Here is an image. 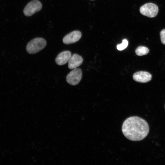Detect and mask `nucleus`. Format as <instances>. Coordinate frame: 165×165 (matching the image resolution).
Segmentation results:
<instances>
[{
    "label": "nucleus",
    "mask_w": 165,
    "mask_h": 165,
    "mask_svg": "<svg viewBox=\"0 0 165 165\" xmlns=\"http://www.w3.org/2000/svg\"><path fill=\"white\" fill-rule=\"evenodd\" d=\"M149 127L143 119L137 116L130 117L123 122L122 131L129 140L138 141L142 140L148 135Z\"/></svg>",
    "instance_id": "f257e3e1"
},
{
    "label": "nucleus",
    "mask_w": 165,
    "mask_h": 165,
    "mask_svg": "<svg viewBox=\"0 0 165 165\" xmlns=\"http://www.w3.org/2000/svg\"><path fill=\"white\" fill-rule=\"evenodd\" d=\"M46 45V41L44 38H36L32 39L28 43L26 50L29 53L35 54L44 49Z\"/></svg>",
    "instance_id": "f03ea898"
},
{
    "label": "nucleus",
    "mask_w": 165,
    "mask_h": 165,
    "mask_svg": "<svg viewBox=\"0 0 165 165\" xmlns=\"http://www.w3.org/2000/svg\"><path fill=\"white\" fill-rule=\"evenodd\" d=\"M158 7L152 3H148L142 5L140 9V12L142 15L150 18L155 17L158 14Z\"/></svg>",
    "instance_id": "7ed1b4c3"
},
{
    "label": "nucleus",
    "mask_w": 165,
    "mask_h": 165,
    "mask_svg": "<svg viewBox=\"0 0 165 165\" xmlns=\"http://www.w3.org/2000/svg\"><path fill=\"white\" fill-rule=\"evenodd\" d=\"M42 6L38 0H33L29 2L24 8L23 12L26 16H30L40 10Z\"/></svg>",
    "instance_id": "20e7f679"
},
{
    "label": "nucleus",
    "mask_w": 165,
    "mask_h": 165,
    "mask_svg": "<svg viewBox=\"0 0 165 165\" xmlns=\"http://www.w3.org/2000/svg\"><path fill=\"white\" fill-rule=\"evenodd\" d=\"M82 77V72L79 68H76L70 72L67 75L66 80L67 82L72 85L78 84Z\"/></svg>",
    "instance_id": "39448f33"
},
{
    "label": "nucleus",
    "mask_w": 165,
    "mask_h": 165,
    "mask_svg": "<svg viewBox=\"0 0 165 165\" xmlns=\"http://www.w3.org/2000/svg\"><path fill=\"white\" fill-rule=\"evenodd\" d=\"M81 36L82 34L80 31H74L66 35L63 39V42L66 44L73 43L78 41Z\"/></svg>",
    "instance_id": "423d86ee"
},
{
    "label": "nucleus",
    "mask_w": 165,
    "mask_h": 165,
    "mask_svg": "<svg viewBox=\"0 0 165 165\" xmlns=\"http://www.w3.org/2000/svg\"><path fill=\"white\" fill-rule=\"evenodd\" d=\"M152 75L149 72L145 71H139L135 73L133 76L134 80L138 82L145 83L150 81Z\"/></svg>",
    "instance_id": "0eeeda50"
},
{
    "label": "nucleus",
    "mask_w": 165,
    "mask_h": 165,
    "mask_svg": "<svg viewBox=\"0 0 165 165\" xmlns=\"http://www.w3.org/2000/svg\"><path fill=\"white\" fill-rule=\"evenodd\" d=\"M72 54L69 51H64L59 53L55 58L56 64L59 65H62L68 62Z\"/></svg>",
    "instance_id": "6e6552de"
},
{
    "label": "nucleus",
    "mask_w": 165,
    "mask_h": 165,
    "mask_svg": "<svg viewBox=\"0 0 165 165\" xmlns=\"http://www.w3.org/2000/svg\"><path fill=\"white\" fill-rule=\"evenodd\" d=\"M83 61V58L80 56L74 54L71 56L68 62V67L70 69L76 68L82 64Z\"/></svg>",
    "instance_id": "1a4fd4ad"
},
{
    "label": "nucleus",
    "mask_w": 165,
    "mask_h": 165,
    "mask_svg": "<svg viewBox=\"0 0 165 165\" xmlns=\"http://www.w3.org/2000/svg\"><path fill=\"white\" fill-rule=\"evenodd\" d=\"M149 52V49L147 47L144 46H139L135 50L136 53L138 56L146 55Z\"/></svg>",
    "instance_id": "9d476101"
},
{
    "label": "nucleus",
    "mask_w": 165,
    "mask_h": 165,
    "mask_svg": "<svg viewBox=\"0 0 165 165\" xmlns=\"http://www.w3.org/2000/svg\"><path fill=\"white\" fill-rule=\"evenodd\" d=\"M128 42L126 39L123 40L122 42L117 45V49L119 50H122L125 49L128 45Z\"/></svg>",
    "instance_id": "9b49d317"
},
{
    "label": "nucleus",
    "mask_w": 165,
    "mask_h": 165,
    "mask_svg": "<svg viewBox=\"0 0 165 165\" xmlns=\"http://www.w3.org/2000/svg\"><path fill=\"white\" fill-rule=\"evenodd\" d=\"M160 36L162 43L165 45V29H163L160 31Z\"/></svg>",
    "instance_id": "f8f14e48"
},
{
    "label": "nucleus",
    "mask_w": 165,
    "mask_h": 165,
    "mask_svg": "<svg viewBox=\"0 0 165 165\" xmlns=\"http://www.w3.org/2000/svg\"><path fill=\"white\" fill-rule=\"evenodd\" d=\"M165 109V106H164Z\"/></svg>",
    "instance_id": "ddd939ff"
},
{
    "label": "nucleus",
    "mask_w": 165,
    "mask_h": 165,
    "mask_svg": "<svg viewBox=\"0 0 165 165\" xmlns=\"http://www.w3.org/2000/svg\"></svg>",
    "instance_id": "4468645a"
}]
</instances>
